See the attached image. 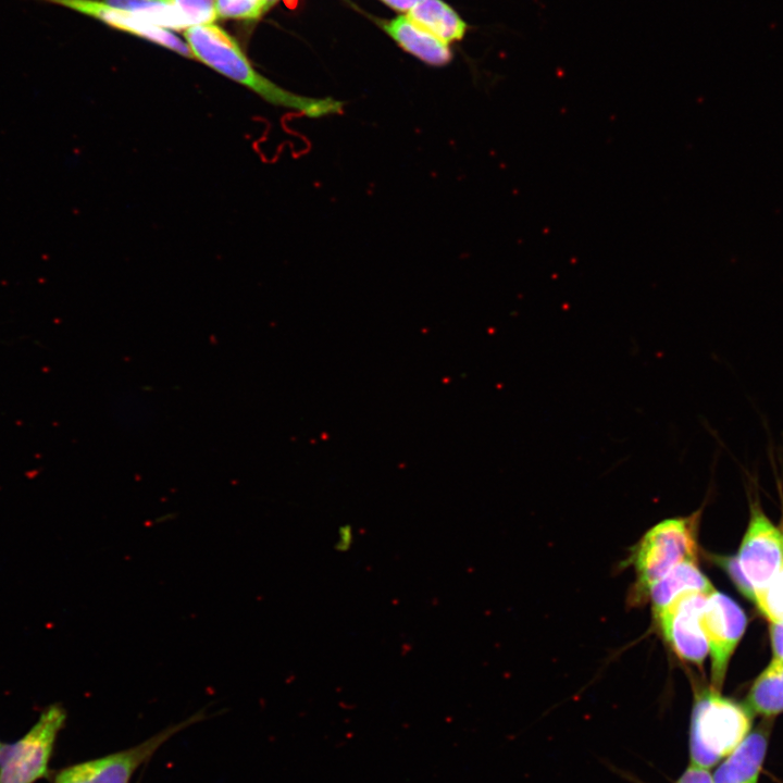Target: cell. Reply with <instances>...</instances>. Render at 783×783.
Returning <instances> with one entry per match:
<instances>
[{
	"label": "cell",
	"instance_id": "obj_1",
	"mask_svg": "<svg viewBox=\"0 0 783 783\" xmlns=\"http://www.w3.org/2000/svg\"><path fill=\"white\" fill-rule=\"evenodd\" d=\"M184 37L195 60L252 90L266 102L307 117L340 114L344 103L332 98L303 97L283 89L253 69L237 41L214 23L191 26Z\"/></svg>",
	"mask_w": 783,
	"mask_h": 783
},
{
	"label": "cell",
	"instance_id": "obj_2",
	"mask_svg": "<svg viewBox=\"0 0 783 783\" xmlns=\"http://www.w3.org/2000/svg\"><path fill=\"white\" fill-rule=\"evenodd\" d=\"M754 714L744 705L710 687L694 695L689 731V763L710 769L724 759L750 732Z\"/></svg>",
	"mask_w": 783,
	"mask_h": 783
},
{
	"label": "cell",
	"instance_id": "obj_3",
	"mask_svg": "<svg viewBox=\"0 0 783 783\" xmlns=\"http://www.w3.org/2000/svg\"><path fill=\"white\" fill-rule=\"evenodd\" d=\"M701 510L688 517L663 520L648 530L632 549L636 580L631 600H647L649 588L684 561L697 559V530Z\"/></svg>",
	"mask_w": 783,
	"mask_h": 783
},
{
	"label": "cell",
	"instance_id": "obj_4",
	"mask_svg": "<svg viewBox=\"0 0 783 783\" xmlns=\"http://www.w3.org/2000/svg\"><path fill=\"white\" fill-rule=\"evenodd\" d=\"M60 705L46 708L18 741L0 747V783H34L47 773L58 733L65 722Z\"/></svg>",
	"mask_w": 783,
	"mask_h": 783
},
{
	"label": "cell",
	"instance_id": "obj_5",
	"mask_svg": "<svg viewBox=\"0 0 783 783\" xmlns=\"http://www.w3.org/2000/svg\"><path fill=\"white\" fill-rule=\"evenodd\" d=\"M737 562L756 594L774 579L783 563V534L765 514L758 497L749 499V522Z\"/></svg>",
	"mask_w": 783,
	"mask_h": 783
},
{
	"label": "cell",
	"instance_id": "obj_6",
	"mask_svg": "<svg viewBox=\"0 0 783 783\" xmlns=\"http://www.w3.org/2000/svg\"><path fill=\"white\" fill-rule=\"evenodd\" d=\"M701 626L711 658V686L721 691L731 656L745 633L747 617L732 598L712 591L707 596Z\"/></svg>",
	"mask_w": 783,
	"mask_h": 783
},
{
	"label": "cell",
	"instance_id": "obj_7",
	"mask_svg": "<svg viewBox=\"0 0 783 783\" xmlns=\"http://www.w3.org/2000/svg\"><path fill=\"white\" fill-rule=\"evenodd\" d=\"M709 594L683 595L655 618L662 637L683 661L703 667L709 654L701 616Z\"/></svg>",
	"mask_w": 783,
	"mask_h": 783
},
{
	"label": "cell",
	"instance_id": "obj_8",
	"mask_svg": "<svg viewBox=\"0 0 783 783\" xmlns=\"http://www.w3.org/2000/svg\"><path fill=\"white\" fill-rule=\"evenodd\" d=\"M99 20L112 27L150 40L183 57L195 59L185 41L169 29L157 26L128 11L99 0H41Z\"/></svg>",
	"mask_w": 783,
	"mask_h": 783
},
{
	"label": "cell",
	"instance_id": "obj_9",
	"mask_svg": "<svg viewBox=\"0 0 783 783\" xmlns=\"http://www.w3.org/2000/svg\"><path fill=\"white\" fill-rule=\"evenodd\" d=\"M172 732L160 734L132 749L66 768L58 774L54 783H129L137 767Z\"/></svg>",
	"mask_w": 783,
	"mask_h": 783
},
{
	"label": "cell",
	"instance_id": "obj_10",
	"mask_svg": "<svg viewBox=\"0 0 783 783\" xmlns=\"http://www.w3.org/2000/svg\"><path fill=\"white\" fill-rule=\"evenodd\" d=\"M773 719L761 722L722 759L712 774V783H758L766 759Z\"/></svg>",
	"mask_w": 783,
	"mask_h": 783
},
{
	"label": "cell",
	"instance_id": "obj_11",
	"mask_svg": "<svg viewBox=\"0 0 783 783\" xmlns=\"http://www.w3.org/2000/svg\"><path fill=\"white\" fill-rule=\"evenodd\" d=\"M714 591L710 581L699 570L696 561H684L659 579L648 591L654 619L683 595L710 594Z\"/></svg>",
	"mask_w": 783,
	"mask_h": 783
},
{
	"label": "cell",
	"instance_id": "obj_12",
	"mask_svg": "<svg viewBox=\"0 0 783 783\" xmlns=\"http://www.w3.org/2000/svg\"><path fill=\"white\" fill-rule=\"evenodd\" d=\"M383 27L402 49L430 65L442 66L451 60L448 45L418 26L408 16L400 15L384 22Z\"/></svg>",
	"mask_w": 783,
	"mask_h": 783
},
{
	"label": "cell",
	"instance_id": "obj_13",
	"mask_svg": "<svg viewBox=\"0 0 783 783\" xmlns=\"http://www.w3.org/2000/svg\"><path fill=\"white\" fill-rule=\"evenodd\" d=\"M744 705L753 714L773 719L783 713V660L773 658L756 678Z\"/></svg>",
	"mask_w": 783,
	"mask_h": 783
},
{
	"label": "cell",
	"instance_id": "obj_14",
	"mask_svg": "<svg viewBox=\"0 0 783 783\" xmlns=\"http://www.w3.org/2000/svg\"><path fill=\"white\" fill-rule=\"evenodd\" d=\"M407 16L447 45L461 39L467 29V24L442 0H422Z\"/></svg>",
	"mask_w": 783,
	"mask_h": 783
},
{
	"label": "cell",
	"instance_id": "obj_15",
	"mask_svg": "<svg viewBox=\"0 0 783 783\" xmlns=\"http://www.w3.org/2000/svg\"><path fill=\"white\" fill-rule=\"evenodd\" d=\"M165 29L185 30L188 24L170 0H103Z\"/></svg>",
	"mask_w": 783,
	"mask_h": 783
},
{
	"label": "cell",
	"instance_id": "obj_16",
	"mask_svg": "<svg viewBox=\"0 0 783 783\" xmlns=\"http://www.w3.org/2000/svg\"><path fill=\"white\" fill-rule=\"evenodd\" d=\"M780 530L783 534V515ZM755 604L770 622H783V563L771 583L756 594Z\"/></svg>",
	"mask_w": 783,
	"mask_h": 783
},
{
	"label": "cell",
	"instance_id": "obj_17",
	"mask_svg": "<svg viewBox=\"0 0 783 783\" xmlns=\"http://www.w3.org/2000/svg\"><path fill=\"white\" fill-rule=\"evenodd\" d=\"M217 17L233 20H256L271 4L268 0H215Z\"/></svg>",
	"mask_w": 783,
	"mask_h": 783
},
{
	"label": "cell",
	"instance_id": "obj_18",
	"mask_svg": "<svg viewBox=\"0 0 783 783\" xmlns=\"http://www.w3.org/2000/svg\"><path fill=\"white\" fill-rule=\"evenodd\" d=\"M189 27L211 24L217 18L215 0H170Z\"/></svg>",
	"mask_w": 783,
	"mask_h": 783
},
{
	"label": "cell",
	"instance_id": "obj_19",
	"mask_svg": "<svg viewBox=\"0 0 783 783\" xmlns=\"http://www.w3.org/2000/svg\"><path fill=\"white\" fill-rule=\"evenodd\" d=\"M717 563L723 568V570L728 573L732 582L735 584V586L738 588V591L748 599L751 601H756V593L750 585V583L745 577L744 573L742 572L739 564L737 562V558L735 556L733 557H718L716 558Z\"/></svg>",
	"mask_w": 783,
	"mask_h": 783
},
{
	"label": "cell",
	"instance_id": "obj_20",
	"mask_svg": "<svg viewBox=\"0 0 783 783\" xmlns=\"http://www.w3.org/2000/svg\"><path fill=\"white\" fill-rule=\"evenodd\" d=\"M673 783H712V774L708 769L688 765Z\"/></svg>",
	"mask_w": 783,
	"mask_h": 783
},
{
	"label": "cell",
	"instance_id": "obj_21",
	"mask_svg": "<svg viewBox=\"0 0 783 783\" xmlns=\"http://www.w3.org/2000/svg\"><path fill=\"white\" fill-rule=\"evenodd\" d=\"M769 631L774 658L783 660V622H770Z\"/></svg>",
	"mask_w": 783,
	"mask_h": 783
},
{
	"label": "cell",
	"instance_id": "obj_22",
	"mask_svg": "<svg viewBox=\"0 0 783 783\" xmlns=\"http://www.w3.org/2000/svg\"><path fill=\"white\" fill-rule=\"evenodd\" d=\"M338 535L339 537L336 544V549L339 551H345L349 549L352 543V530L350 525L341 526L339 529Z\"/></svg>",
	"mask_w": 783,
	"mask_h": 783
},
{
	"label": "cell",
	"instance_id": "obj_23",
	"mask_svg": "<svg viewBox=\"0 0 783 783\" xmlns=\"http://www.w3.org/2000/svg\"><path fill=\"white\" fill-rule=\"evenodd\" d=\"M382 1L395 10L409 12L413 7H415L422 0H382Z\"/></svg>",
	"mask_w": 783,
	"mask_h": 783
},
{
	"label": "cell",
	"instance_id": "obj_24",
	"mask_svg": "<svg viewBox=\"0 0 783 783\" xmlns=\"http://www.w3.org/2000/svg\"><path fill=\"white\" fill-rule=\"evenodd\" d=\"M268 1L272 5V3L275 2L276 0H268Z\"/></svg>",
	"mask_w": 783,
	"mask_h": 783
},
{
	"label": "cell",
	"instance_id": "obj_25",
	"mask_svg": "<svg viewBox=\"0 0 783 783\" xmlns=\"http://www.w3.org/2000/svg\"><path fill=\"white\" fill-rule=\"evenodd\" d=\"M1 746H2V744L0 743V747H1Z\"/></svg>",
	"mask_w": 783,
	"mask_h": 783
}]
</instances>
